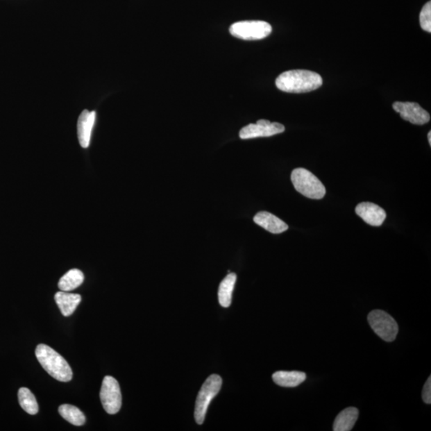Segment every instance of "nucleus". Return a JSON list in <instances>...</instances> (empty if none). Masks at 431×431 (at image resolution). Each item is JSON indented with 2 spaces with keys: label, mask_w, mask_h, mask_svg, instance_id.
Segmentation results:
<instances>
[{
  "label": "nucleus",
  "mask_w": 431,
  "mask_h": 431,
  "mask_svg": "<svg viewBox=\"0 0 431 431\" xmlns=\"http://www.w3.org/2000/svg\"><path fill=\"white\" fill-rule=\"evenodd\" d=\"M355 212L371 226H382L387 217L385 210L380 206L371 203V202H362L356 206Z\"/></svg>",
  "instance_id": "10"
},
{
  "label": "nucleus",
  "mask_w": 431,
  "mask_h": 431,
  "mask_svg": "<svg viewBox=\"0 0 431 431\" xmlns=\"http://www.w3.org/2000/svg\"><path fill=\"white\" fill-rule=\"evenodd\" d=\"M307 379L305 372L301 371H276L273 375V380L276 384L283 387H296Z\"/></svg>",
  "instance_id": "14"
},
{
  "label": "nucleus",
  "mask_w": 431,
  "mask_h": 431,
  "mask_svg": "<svg viewBox=\"0 0 431 431\" xmlns=\"http://www.w3.org/2000/svg\"><path fill=\"white\" fill-rule=\"evenodd\" d=\"M236 281L237 275L230 273L221 282L219 290H218V299L222 307H228L231 305L233 291Z\"/></svg>",
  "instance_id": "16"
},
{
  "label": "nucleus",
  "mask_w": 431,
  "mask_h": 431,
  "mask_svg": "<svg viewBox=\"0 0 431 431\" xmlns=\"http://www.w3.org/2000/svg\"><path fill=\"white\" fill-rule=\"evenodd\" d=\"M420 26L425 31L431 32V3L424 5L419 16Z\"/></svg>",
  "instance_id": "20"
},
{
  "label": "nucleus",
  "mask_w": 431,
  "mask_h": 431,
  "mask_svg": "<svg viewBox=\"0 0 431 431\" xmlns=\"http://www.w3.org/2000/svg\"><path fill=\"white\" fill-rule=\"evenodd\" d=\"M221 385L222 380L218 375H210L202 385L196 398L194 412L196 422L198 424H203L208 407L220 391Z\"/></svg>",
  "instance_id": "4"
},
{
  "label": "nucleus",
  "mask_w": 431,
  "mask_h": 431,
  "mask_svg": "<svg viewBox=\"0 0 431 431\" xmlns=\"http://www.w3.org/2000/svg\"><path fill=\"white\" fill-rule=\"evenodd\" d=\"M35 355L44 370L54 379L60 382H69L72 380L73 372L67 362L46 344L37 346Z\"/></svg>",
  "instance_id": "2"
},
{
  "label": "nucleus",
  "mask_w": 431,
  "mask_h": 431,
  "mask_svg": "<svg viewBox=\"0 0 431 431\" xmlns=\"http://www.w3.org/2000/svg\"><path fill=\"white\" fill-rule=\"evenodd\" d=\"M96 119L94 111L85 110L80 115L78 120V137L80 146L87 148L90 146V138Z\"/></svg>",
  "instance_id": "11"
},
{
  "label": "nucleus",
  "mask_w": 431,
  "mask_h": 431,
  "mask_svg": "<svg viewBox=\"0 0 431 431\" xmlns=\"http://www.w3.org/2000/svg\"><path fill=\"white\" fill-rule=\"evenodd\" d=\"M58 412L67 422L74 425H83L86 423V417L80 409L69 404H63L58 408Z\"/></svg>",
  "instance_id": "18"
},
{
  "label": "nucleus",
  "mask_w": 431,
  "mask_h": 431,
  "mask_svg": "<svg viewBox=\"0 0 431 431\" xmlns=\"http://www.w3.org/2000/svg\"><path fill=\"white\" fill-rule=\"evenodd\" d=\"M18 397L21 407H22L26 413L31 415H35L38 413V403H37L35 396L28 388H20Z\"/></svg>",
  "instance_id": "19"
},
{
  "label": "nucleus",
  "mask_w": 431,
  "mask_h": 431,
  "mask_svg": "<svg viewBox=\"0 0 431 431\" xmlns=\"http://www.w3.org/2000/svg\"><path fill=\"white\" fill-rule=\"evenodd\" d=\"M369 323L375 333L387 342H392L396 339L398 326L389 314L382 310H374L369 313Z\"/></svg>",
  "instance_id": "6"
},
{
  "label": "nucleus",
  "mask_w": 431,
  "mask_h": 431,
  "mask_svg": "<svg viewBox=\"0 0 431 431\" xmlns=\"http://www.w3.org/2000/svg\"><path fill=\"white\" fill-rule=\"evenodd\" d=\"M83 280L84 275L82 271L71 269L67 271L58 282V289L63 291H71L81 285Z\"/></svg>",
  "instance_id": "17"
},
{
  "label": "nucleus",
  "mask_w": 431,
  "mask_h": 431,
  "mask_svg": "<svg viewBox=\"0 0 431 431\" xmlns=\"http://www.w3.org/2000/svg\"><path fill=\"white\" fill-rule=\"evenodd\" d=\"M428 141H429L430 146H431V132L430 131L428 133Z\"/></svg>",
  "instance_id": "22"
},
{
  "label": "nucleus",
  "mask_w": 431,
  "mask_h": 431,
  "mask_svg": "<svg viewBox=\"0 0 431 431\" xmlns=\"http://www.w3.org/2000/svg\"><path fill=\"white\" fill-rule=\"evenodd\" d=\"M101 402L106 412L115 414L121 407V394L118 381L114 377L105 376L100 391Z\"/></svg>",
  "instance_id": "7"
},
{
  "label": "nucleus",
  "mask_w": 431,
  "mask_h": 431,
  "mask_svg": "<svg viewBox=\"0 0 431 431\" xmlns=\"http://www.w3.org/2000/svg\"><path fill=\"white\" fill-rule=\"evenodd\" d=\"M359 418V411L355 407H348L340 412L335 419L334 431H349L353 430Z\"/></svg>",
  "instance_id": "15"
},
{
  "label": "nucleus",
  "mask_w": 431,
  "mask_h": 431,
  "mask_svg": "<svg viewBox=\"0 0 431 431\" xmlns=\"http://www.w3.org/2000/svg\"><path fill=\"white\" fill-rule=\"evenodd\" d=\"M393 109L400 115L403 120L414 125L427 124L430 120L428 112L416 103L396 102L393 104Z\"/></svg>",
  "instance_id": "9"
},
{
  "label": "nucleus",
  "mask_w": 431,
  "mask_h": 431,
  "mask_svg": "<svg viewBox=\"0 0 431 431\" xmlns=\"http://www.w3.org/2000/svg\"><path fill=\"white\" fill-rule=\"evenodd\" d=\"M273 31L271 26L264 21H242L233 24L230 34L243 40H260L266 38Z\"/></svg>",
  "instance_id": "5"
},
{
  "label": "nucleus",
  "mask_w": 431,
  "mask_h": 431,
  "mask_svg": "<svg viewBox=\"0 0 431 431\" xmlns=\"http://www.w3.org/2000/svg\"><path fill=\"white\" fill-rule=\"evenodd\" d=\"M323 79L319 74L307 70H292L280 74L276 86L287 93H307L321 87Z\"/></svg>",
  "instance_id": "1"
},
{
  "label": "nucleus",
  "mask_w": 431,
  "mask_h": 431,
  "mask_svg": "<svg viewBox=\"0 0 431 431\" xmlns=\"http://www.w3.org/2000/svg\"><path fill=\"white\" fill-rule=\"evenodd\" d=\"M423 399L427 404L431 403V378L429 377L425 382L423 391Z\"/></svg>",
  "instance_id": "21"
},
{
  "label": "nucleus",
  "mask_w": 431,
  "mask_h": 431,
  "mask_svg": "<svg viewBox=\"0 0 431 431\" xmlns=\"http://www.w3.org/2000/svg\"><path fill=\"white\" fill-rule=\"evenodd\" d=\"M291 180L296 191L307 198L319 200L326 194V186L306 169H295L291 172Z\"/></svg>",
  "instance_id": "3"
},
{
  "label": "nucleus",
  "mask_w": 431,
  "mask_h": 431,
  "mask_svg": "<svg viewBox=\"0 0 431 431\" xmlns=\"http://www.w3.org/2000/svg\"><path fill=\"white\" fill-rule=\"evenodd\" d=\"M285 127L278 122H271L269 120L260 119L255 124H249L239 131L242 140H251L262 137H271L285 132Z\"/></svg>",
  "instance_id": "8"
},
{
  "label": "nucleus",
  "mask_w": 431,
  "mask_h": 431,
  "mask_svg": "<svg viewBox=\"0 0 431 431\" xmlns=\"http://www.w3.org/2000/svg\"><path fill=\"white\" fill-rule=\"evenodd\" d=\"M55 300L58 307L64 316L72 315L76 311L80 302L82 301L81 296L74 294H69L68 291H58L55 296Z\"/></svg>",
  "instance_id": "13"
},
{
  "label": "nucleus",
  "mask_w": 431,
  "mask_h": 431,
  "mask_svg": "<svg viewBox=\"0 0 431 431\" xmlns=\"http://www.w3.org/2000/svg\"><path fill=\"white\" fill-rule=\"evenodd\" d=\"M253 221L257 225L273 234H279L289 230V226L280 218L269 212H259L255 214Z\"/></svg>",
  "instance_id": "12"
}]
</instances>
